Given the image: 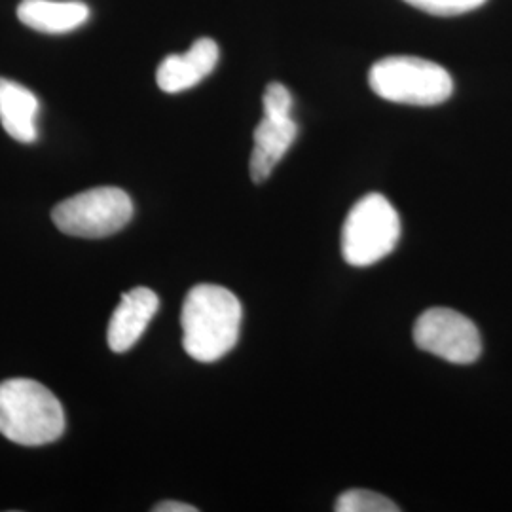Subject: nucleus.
<instances>
[{
	"label": "nucleus",
	"mask_w": 512,
	"mask_h": 512,
	"mask_svg": "<svg viewBox=\"0 0 512 512\" xmlns=\"http://www.w3.org/2000/svg\"><path fill=\"white\" fill-rule=\"evenodd\" d=\"M243 319L238 296L219 285H198L184 298L183 348L200 363H215L236 348Z\"/></svg>",
	"instance_id": "obj_1"
},
{
	"label": "nucleus",
	"mask_w": 512,
	"mask_h": 512,
	"mask_svg": "<svg viewBox=\"0 0 512 512\" xmlns=\"http://www.w3.org/2000/svg\"><path fill=\"white\" fill-rule=\"evenodd\" d=\"M0 433L21 446L52 444L65 433L63 406L35 380H6L0 384Z\"/></svg>",
	"instance_id": "obj_2"
},
{
	"label": "nucleus",
	"mask_w": 512,
	"mask_h": 512,
	"mask_svg": "<svg viewBox=\"0 0 512 512\" xmlns=\"http://www.w3.org/2000/svg\"><path fill=\"white\" fill-rule=\"evenodd\" d=\"M368 84L385 101L414 107H435L454 93V80L444 67L410 55L376 61L368 73Z\"/></svg>",
	"instance_id": "obj_3"
},
{
	"label": "nucleus",
	"mask_w": 512,
	"mask_h": 512,
	"mask_svg": "<svg viewBox=\"0 0 512 512\" xmlns=\"http://www.w3.org/2000/svg\"><path fill=\"white\" fill-rule=\"evenodd\" d=\"M401 239L397 209L382 194H368L351 207L342 230V255L351 266H372L391 255Z\"/></svg>",
	"instance_id": "obj_4"
},
{
	"label": "nucleus",
	"mask_w": 512,
	"mask_h": 512,
	"mask_svg": "<svg viewBox=\"0 0 512 512\" xmlns=\"http://www.w3.org/2000/svg\"><path fill=\"white\" fill-rule=\"evenodd\" d=\"M52 219L67 236L107 238L128 226L133 219V202L122 188L99 186L57 203Z\"/></svg>",
	"instance_id": "obj_5"
},
{
	"label": "nucleus",
	"mask_w": 512,
	"mask_h": 512,
	"mask_svg": "<svg viewBox=\"0 0 512 512\" xmlns=\"http://www.w3.org/2000/svg\"><path fill=\"white\" fill-rule=\"evenodd\" d=\"M418 348L452 365H471L482 353V340L475 323L450 308L423 311L414 325Z\"/></svg>",
	"instance_id": "obj_6"
},
{
	"label": "nucleus",
	"mask_w": 512,
	"mask_h": 512,
	"mask_svg": "<svg viewBox=\"0 0 512 512\" xmlns=\"http://www.w3.org/2000/svg\"><path fill=\"white\" fill-rule=\"evenodd\" d=\"M160 308V298L147 287L124 294L110 317L107 340L114 353H126L145 334L152 317Z\"/></svg>",
	"instance_id": "obj_7"
},
{
	"label": "nucleus",
	"mask_w": 512,
	"mask_h": 512,
	"mask_svg": "<svg viewBox=\"0 0 512 512\" xmlns=\"http://www.w3.org/2000/svg\"><path fill=\"white\" fill-rule=\"evenodd\" d=\"M219 63V46L211 38H200L186 54L169 55L156 73V82L165 93H181L198 86Z\"/></svg>",
	"instance_id": "obj_8"
},
{
	"label": "nucleus",
	"mask_w": 512,
	"mask_h": 512,
	"mask_svg": "<svg viewBox=\"0 0 512 512\" xmlns=\"http://www.w3.org/2000/svg\"><path fill=\"white\" fill-rule=\"evenodd\" d=\"M298 135V124L293 116H262L255 129V147L251 154V179L256 184L264 183L275 165L283 160V156L293 147Z\"/></svg>",
	"instance_id": "obj_9"
},
{
	"label": "nucleus",
	"mask_w": 512,
	"mask_h": 512,
	"mask_svg": "<svg viewBox=\"0 0 512 512\" xmlns=\"http://www.w3.org/2000/svg\"><path fill=\"white\" fill-rule=\"evenodd\" d=\"M18 18L38 33L63 35L90 19V8L78 0H21Z\"/></svg>",
	"instance_id": "obj_10"
},
{
	"label": "nucleus",
	"mask_w": 512,
	"mask_h": 512,
	"mask_svg": "<svg viewBox=\"0 0 512 512\" xmlns=\"http://www.w3.org/2000/svg\"><path fill=\"white\" fill-rule=\"evenodd\" d=\"M37 95L14 80L0 78V124L19 143H35L38 137Z\"/></svg>",
	"instance_id": "obj_11"
},
{
	"label": "nucleus",
	"mask_w": 512,
	"mask_h": 512,
	"mask_svg": "<svg viewBox=\"0 0 512 512\" xmlns=\"http://www.w3.org/2000/svg\"><path fill=\"white\" fill-rule=\"evenodd\" d=\"M334 511L338 512H399L401 507L395 505L385 495L370 490H348L336 499Z\"/></svg>",
	"instance_id": "obj_12"
},
{
	"label": "nucleus",
	"mask_w": 512,
	"mask_h": 512,
	"mask_svg": "<svg viewBox=\"0 0 512 512\" xmlns=\"http://www.w3.org/2000/svg\"><path fill=\"white\" fill-rule=\"evenodd\" d=\"M406 4L433 16H459L473 12L486 4V0H404Z\"/></svg>",
	"instance_id": "obj_13"
},
{
	"label": "nucleus",
	"mask_w": 512,
	"mask_h": 512,
	"mask_svg": "<svg viewBox=\"0 0 512 512\" xmlns=\"http://www.w3.org/2000/svg\"><path fill=\"white\" fill-rule=\"evenodd\" d=\"M262 105H264L266 116H277V118L293 116V95L279 82H272L266 88L264 97H262Z\"/></svg>",
	"instance_id": "obj_14"
},
{
	"label": "nucleus",
	"mask_w": 512,
	"mask_h": 512,
	"mask_svg": "<svg viewBox=\"0 0 512 512\" xmlns=\"http://www.w3.org/2000/svg\"><path fill=\"white\" fill-rule=\"evenodd\" d=\"M156 512H198V507L186 505V503H179V501H164L160 505L154 507Z\"/></svg>",
	"instance_id": "obj_15"
}]
</instances>
